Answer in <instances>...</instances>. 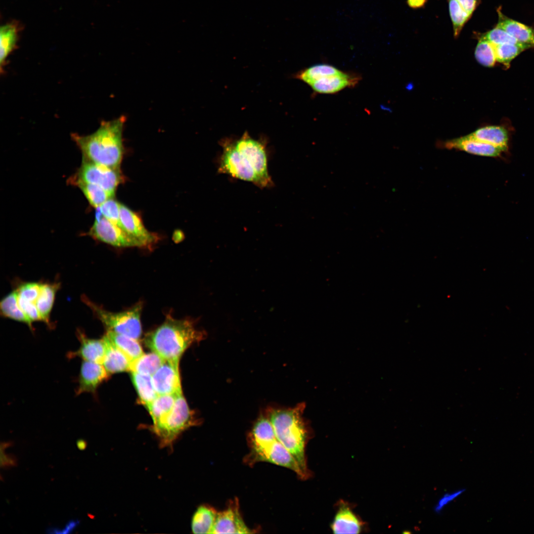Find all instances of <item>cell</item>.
I'll return each instance as SVG.
<instances>
[{
    "mask_svg": "<svg viewBox=\"0 0 534 534\" xmlns=\"http://www.w3.org/2000/svg\"><path fill=\"white\" fill-rule=\"evenodd\" d=\"M221 145L220 173L251 182L262 188L272 186L265 142L252 138L246 132L237 140H222Z\"/></svg>",
    "mask_w": 534,
    "mask_h": 534,
    "instance_id": "6da1fadb",
    "label": "cell"
},
{
    "mask_svg": "<svg viewBox=\"0 0 534 534\" xmlns=\"http://www.w3.org/2000/svg\"><path fill=\"white\" fill-rule=\"evenodd\" d=\"M305 405L302 402L293 408L269 407L265 413L273 426L277 439L294 457L306 480L311 475L307 466L306 447L312 431L303 416Z\"/></svg>",
    "mask_w": 534,
    "mask_h": 534,
    "instance_id": "7a4b0ae2",
    "label": "cell"
},
{
    "mask_svg": "<svg viewBox=\"0 0 534 534\" xmlns=\"http://www.w3.org/2000/svg\"><path fill=\"white\" fill-rule=\"evenodd\" d=\"M126 118L101 122L93 133L87 135L72 134L83 159L112 168H119L123 153V131Z\"/></svg>",
    "mask_w": 534,
    "mask_h": 534,
    "instance_id": "3957f363",
    "label": "cell"
},
{
    "mask_svg": "<svg viewBox=\"0 0 534 534\" xmlns=\"http://www.w3.org/2000/svg\"><path fill=\"white\" fill-rule=\"evenodd\" d=\"M204 336L193 321L177 319L169 314L161 325L146 336L145 343L165 360L178 363L185 350Z\"/></svg>",
    "mask_w": 534,
    "mask_h": 534,
    "instance_id": "277c9868",
    "label": "cell"
},
{
    "mask_svg": "<svg viewBox=\"0 0 534 534\" xmlns=\"http://www.w3.org/2000/svg\"><path fill=\"white\" fill-rule=\"evenodd\" d=\"M83 300L92 310L107 330L136 340L140 337L142 333L140 317L142 310L141 302L125 311L113 312L97 306L85 296L83 297Z\"/></svg>",
    "mask_w": 534,
    "mask_h": 534,
    "instance_id": "5b68a950",
    "label": "cell"
},
{
    "mask_svg": "<svg viewBox=\"0 0 534 534\" xmlns=\"http://www.w3.org/2000/svg\"><path fill=\"white\" fill-rule=\"evenodd\" d=\"M198 424L181 394L176 400L171 410L161 420L154 424L152 429L159 439L162 447L170 446L185 429Z\"/></svg>",
    "mask_w": 534,
    "mask_h": 534,
    "instance_id": "8992f818",
    "label": "cell"
},
{
    "mask_svg": "<svg viewBox=\"0 0 534 534\" xmlns=\"http://www.w3.org/2000/svg\"><path fill=\"white\" fill-rule=\"evenodd\" d=\"M119 168H112L83 159L77 173L71 179L72 183L77 181L93 184L115 194L121 181Z\"/></svg>",
    "mask_w": 534,
    "mask_h": 534,
    "instance_id": "52a82bcc",
    "label": "cell"
},
{
    "mask_svg": "<svg viewBox=\"0 0 534 534\" xmlns=\"http://www.w3.org/2000/svg\"><path fill=\"white\" fill-rule=\"evenodd\" d=\"M89 234L95 239L118 247H143L123 229L104 217L96 218Z\"/></svg>",
    "mask_w": 534,
    "mask_h": 534,
    "instance_id": "ba28073f",
    "label": "cell"
},
{
    "mask_svg": "<svg viewBox=\"0 0 534 534\" xmlns=\"http://www.w3.org/2000/svg\"><path fill=\"white\" fill-rule=\"evenodd\" d=\"M244 522L239 510L238 500L236 498L228 503L227 507L218 511L212 534H250L253 533Z\"/></svg>",
    "mask_w": 534,
    "mask_h": 534,
    "instance_id": "9c48e42d",
    "label": "cell"
},
{
    "mask_svg": "<svg viewBox=\"0 0 534 534\" xmlns=\"http://www.w3.org/2000/svg\"><path fill=\"white\" fill-rule=\"evenodd\" d=\"M261 461L271 463L288 468L294 471L301 479L305 480L294 457L277 439L270 446L248 460L246 463L253 464Z\"/></svg>",
    "mask_w": 534,
    "mask_h": 534,
    "instance_id": "30bf717a",
    "label": "cell"
},
{
    "mask_svg": "<svg viewBox=\"0 0 534 534\" xmlns=\"http://www.w3.org/2000/svg\"><path fill=\"white\" fill-rule=\"evenodd\" d=\"M120 219L123 230L138 241L143 247L151 246L158 241V236L145 227L137 214L121 204Z\"/></svg>",
    "mask_w": 534,
    "mask_h": 534,
    "instance_id": "8fae6325",
    "label": "cell"
},
{
    "mask_svg": "<svg viewBox=\"0 0 534 534\" xmlns=\"http://www.w3.org/2000/svg\"><path fill=\"white\" fill-rule=\"evenodd\" d=\"M152 379L158 395L182 393L178 363L165 360Z\"/></svg>",
    "mask_w": 534,
    "mask_h": 534,
    "instance_id": "7c38bea8",
    "label": "cell"
},
{
    "mask_svg": "<svg viewBox=\"0 0 534 534\" xmlns=\"http://www.w3.org/2000/svg\"><path fill=\"white\" fill-rule=\"evenodd\" d=\"M338 508L331 529L334 534H359L363 530L364 523L345 501L338 503Z\"/></svg>",
    "mask_w": 534,
    "mask_h": 534,
    "instance_id": "4fadbf2b",
    "label": "cell"
},
{
    "mask_svg": "<svg viewBox=\"0 0 534 534\" xmlns=\"http://www.w3.org/2000/svg\"><path fill=\"white\" fill-rule=\"evenodd\" d=\"M108 376V372L102 364L84 360L80 369L77 394L85 392L95 393L99 385L106 380Z\"/></svg>",
    "mask_w": 534,
    "mask_h": 534,
    "instance_id": "5bb4252c",
    "label": "cell"
},
{
    "mask_svg": "<svg viewBox=\"0 0 534 534\" xmlns=\"http://www.w3.org/2000/svg\"><path fill=\"white\" fill-rule=\"evenodd\" d=\"M445 146L456 149L468 153L482 156L496 157L504 151L491 144L471 138L466 135L446 142Z\"/></svg>",
    "mask_w": 534,
    "mask_h": 534,
    "instance_id": "9a60e30c",
    "label": "cell"
},
{
    "mask_svg": "<svg viewBox=\"0 0 534 534\" xmlns=\"http://www.w3.org/2000/svg\"><path fill=\"white\" fill-rule=\"evenodd\" d=\"M77 334L81 346L77 351L70 353L68 356L70 357L79 356L84 360L102 364L106 350V343L104 338H89L80 330Z\"/></svg>",
    "mask_w": 534,
    "mask_h": 534,
    "instance_id": "2e32d148",
    "label": "cell"
},
{
    "mask_svg": "<svg viewBox=\"0 0 534 534\" xmlns=\"http://www.w3.org/2000/svg\"><path fill=\"white\" fill-rule=\"evenodd\" d=\"M359 79V77L356 75L342 71L339 74L316 81L310 86L314 91L319 93H334L346 87L355 86Z\"/></svg>",
    "mask_w": 534,
    "mask_h": 534,
    "instance_id": "e0dca14e",
    "label": "cell"
},
{
    "mask_svg": "<svg viewBox=\"0 0 534 534\" xmlns=\"http://www.w3.org/2000/svg\"><path fill=\"white\" fill-rule=\"evenodd\" d=\"M498 15L496 26L502 29L520 43L534 48V29L505 16L497 9Z\"/></svg>",
    "mask_w": 534,
    "mask_h": 534,
    "instance_id": "ac0fdd59",
    "label": "cell"
},
{
    "mask_svg": "<svg viewBox=\"0 0 534 534\" xmlns=\"http://www.w3.org/2000/svg\"><path fill=\"white\" fill-rule=\"evenodd\" d=\"M106 350L102 364L110 373L130 371L131 360L104 335Z\"/></svg>",
    "mask_w": 534,
    "mask_h": 534,
    "instance_id": "d6986e66",
    "label": "cell"
},
{
    "mask_svg": "<svg viewBox=\"0 0 534 534\" xmlns=\"http://www.w3.org/2000/svg\"><path fill=\"white\" fill-rule=\"evenodd\" d=\"M467 137L493 145L503 151L507 149L508 136L505 129L499 126L480 128L466 135Z\"/></svg>",
    "mask_w": 534,
    "mask_h": 534,
    "instance_id": "ffe728a7",
    "label": "cell"
},
{
    "mask_svg": "<svg viewBox=\"0 0 534 534\" xmlns=\"http://www.w3.org/2000/svg\"><path fill=\"white\" fill-rule=\"evenodd\" d=\"M218 511L207 505L199 506L191 520V530L194 534H212Z\"/></svg>",
    "mask_w": 534,
    "mask_h": 534,
    "instance_id": "44dd1931",
    "label": "cell"
},
{
    "mask_svg": "<svg viewBox=\"0 0 534 534\" xmlns=\"http://www.w3.org/2000/svg\"><path fill=\"white\" fill-rule=\"evenodd\" d=\"M105 336L132 361L144 353L138 340L114 332L107 330Z\"/></svg>",
    "mask_w": 534,
    "mask_h": 534,
    "instance_id": "7402d4cb",
    "label": "cell"
},
{
    "mask_svg": "<svg viewBox=\"0 0 534 534\" xmlns=\"http://www.w3.org/2000/svg\"><path fill=\"white\" fill-rule=\"evenodd\" d=\"M1 314L4 317L27 324L33 328L32 322L21 308L18 302V293L16 290L6 296L0 303Z\"/></svg>",
    "mask_w": 534,
    "mask_h": 534,
    "instance_id": "603a6c76",
    "label": "cell"
},
{
    "mask_svg": "<svg viewBox=\"0 0 534 534\" xmlns=\"http://www.w3.org/2000/svg\"><path fill=\"white\" fill-rule=\"evenodd\" d=\"M59 285L56 283L41 284L40 292L36 302L43 321L48 325H50V314Z\"/></svg>",
    "mask_w": 534,
    "mask_h": 534,
    "instance_id": "cb8c5ba5",
    "label": "cell"
},
{
    "mask_svg": "<svg viewBox=\"0 0 534 534\" xmlns=\"http://www.w3.org/2000/svg\"><path fill=\"white\" fill-rule=\"evenodd\" d=\"M132 379L140 401L146 407L158 396L153 386L152 376L132 372Z\"/></svg>",
    "mask_w": 534,
    "mask_h": 534,
    "instance_id": "d4e9b609",
    "label": "cell"
},
{
    "mask_svg": "<svg viewBox=\"0 0 534 534\" xmlns=\"http://www.w3.org/2000/svg\"><path fill=\"white\" fill-rule=\"evenodd\" d=\"M165 361L155 352L143 354L131 361L130 371L152 376Z\"/></svg>",
    "mask_w": 534,
    "mask_h": 534,
    "instance_id": "484cf974",
    "label": "cell"
},
{
    "mask_svg": "<svg viewBox=\"0 0 534 534\" xmlns=\"http://www.w3.org/2000/svg\"><path fill=\"white\" fill-rule=\"evenodd\" d=\"M180 394H181L158 395L146 406L153 420V424L159 422L171 410L177 397Z\"/></svg>",
    "mask_w": 534,
    "mask_h": 534,
    "instance_id": "4316f807",
    "label": "cell"
},
{
    "mask_svg": "<svg viewBox=\"0 0 534 534\" xmlns=\"http://www.w3.org/2000/svg\"><path fill=\"white\" fill-rule=\"evenodd\" d=\"M342 71L337 68L326 64H316L306 68L297 74L296 78L309 86L314 82L326 77L336 75Z\"/></svg>",
    "mask_w": 534,
    "mask_h": 534,
    "instance_id": "83f0119b",
    "label": "cell"
},
{
    "mask_svg": "<svg viewBox=\"0 0 534 534\" xmlns=\"http://www.w3.org/2000/svg\"><path fill=\"white\" fill-rule=\"evenodd\" d=\"M16 27L12 24L2 26L0 30V65L1 69L8 56L15 47L17 41Z\"/></svg>",
    "mask_w": 534,
    "mask_h": 534,
    "instance_id": "f1b7e54d",
    "label": "cell"
},
{
    "mask_svg": "<svg viewBox=\"0 0 534 534\" xmlns=\"http://www.w3.org/2000/svg\"><path fill=\"white\" fill-rule=\"evenodd\" d=\"M73 184L80 188L89 204L95 208L100 207L108 200L113 198L115 195L93 184L82 181Z\"/></svg>",
    "mask_w": 534,
    "mask_h": 534,
    "instance_id": "f546056e",
    "label": "cell"
},
{
    "mask_svg": "<svg viewBox=\"0 0 534 534\" xmlns=\"http://www.w3.org/2000/svg\"><path fill=\"white\" fill-rule=\"evenodd\" d=\"M493 45L496 61L505 65L509 64L521 52L530 48L522 44H504Z\"/></svg>",
    "mask_w": 534,
    "mask_h": 534,
    "instance_id": "4dcf8cb0",
    "label": "cell"
},
{
    "mask_svg": "<svg viewBox=\"0 0 534 534\" xmlns=\"http://www.w3.org/2000/svg\"><path fill=\"white\" fill-rule=\"evenodd\" d=\"M454 36L457 37L471 16L461 6L457 0H447Z\"/></svg>",
    "mask_w": 534,
    "mask_h": 534,
    "instance_id": "1f68e13d",
    "label": "cell"
},
{
    "mask_svg": "<svg viewBox=\"0 0 534 534\" xmlns=\"http://www.w3.org/2000/svg\"><path fill=\"white\" fill-rule=\"evenodd\" d=\"M475 56L480 64L486 67H492L496 61L494 45L480 37L475 49Z\"/></svg>",
    "mask_w": 534,
    "mask_h": 534,
    "instance_id": "d6a6232c",
    "label": "cell"
},
{
    "mask_svg": "<svg viewBox=\"0 0 534 534\" xmlns=\"http://www.w3.org/2000/svg\"><path fill=\"white\" fill-rule=\"evenodd\" d=\"M479 37L487 40L493 45L521 44L507 32L496 26Z\"/></svg>",
    "mask_w": 534,
    "mask_h": 534,
    "instance_id": "836d02e7",
    "label": "cell"
},
{
    "mask_svg": "<svg viewBox=\"0 0 534 534\" xmlns=\"http://www.w3.org/2000/svg\"><path fill=\"white\" fill-rule=\"evenodd\" d=\"M120 204L113 198L98 208L103 217L123 229L120 219Z\"/></svg>",
    "mask_w": 534,
    "mask_h": 534,
    "instance_id": "e575fe53",
    "label": "cell"
},
{
    "mask_svg": "<svg viewBox=\"0 0 534 534\" xmlns=\"http://www.w3.org/2000/svg\"><path fill=\"white\" fill-rule=\"evenodd\" d=\"M41 287V283L28 282L21 285L16 290L19 298L36 303L40 292Z\"/></svg>",
    "mask_w": 534,
    "mask_h": 534,
    "instance_id": "d590c367",
    "label": "cell"
},
{
    "mask_svg": "<svg viewBox=\"0 0 534 534\" xmlns=\"http://www.w3.org/2000/svg\"><path fill=\"white\" fill-rule=\"evenodd\" d=\"M19 305L29 318L32 321H43L36 303L29 302L18 297Z\"/></svg>",
    "mask_w": 534,
    "mask_h": 534,
    "instance_id": "8d00e7d4",
    "label": "cell"
},
{
    "mask_svg": "<svg viewBox=\"0 0 534 534\" xmlns=\"http://www.w3.org/2000/svg\"><path fill=\"white\" fill-rule=\"evenodd\" d=\"M12 443L11 442L1 443L0 444V467L3 468H8L17 465V459L14 455L7 454L5 453L4 449L10 446Z\"/></svg>",
    "mask_w": 534,
    "mask_h": 534,
    "instance_id": "74e56055",
    "label": "cell"
},
{
    "mask_svg": "<svg viewBox=\"0 0 534 534\" xmlns=\"http://www.w3.org/2000/svg\"><path fill=\"white\" fill-rule=\"evenodd\" d=\"M465 490V489H461L451 493L445 494L439 499L434 506L435 512L437 514H440L446 505L461 495Z\"/></svg>",
    "mask_w": 534,
    "mask_h": 534,
    "instance_id": "f35d334b",
    "label": "cell"
},
{
    "mask_svg": "<svg viewBox=\"0 0 534 534\" xmlns=\"http://www.w3.org/2000/svg\"><path fill=\"white\" fill-rule=\"evenodd\" d=\"M78 520H72L67 522L65 527L59 529L56 527H49L46 530L48 534H69L71 533L79 524Z\"/></svg>",
    "mask_w": 534,
    "mask_h": 534,
    "instance_id": "ab89813d",
    "label": "cell"
},
{
    "mask_svg": "<svg viewBox=\"0 0 534 534\" xmlns=\"http://www.w3.org/2000/svg\"><path fill=\"white\" fill-rule=\"evenodd\" d=\"M457 1L471 16L479 4V0H457Z\"/></svg>",
    "mask_w": 534,
    "mask_h": 534,
    "instance_id": "60d3db41",
    "label": "cell"
},
{
    "mask_svg": "<svg viewBox=\"0 0 534 534\" xmlns=\"http://www.w3.org/2000/svg\"><path fill=\"white\" fill-rule=\"evenodd\" d=\"M428 0H407V3L409 7L412 8H419L423 7L427 2Z\"/></svg>",
    "mask_w": 534,
    "mask_h": 534,
    "instance_id": "b9f144b4",
    "label": "cell"
},
{
    "mask_svg": "<svg viewBox=\"0 0 534 534\" xmlns=\"http://www.w3.org/2000/svg\"><path fill=\"white\" fill-rule=\"evenodd\" d=\"M77 447L80 450H85L87 446V442L82 439H78L76 442Z\"/></svg>",
    "mask_w": 534,
    "mask_h": 534,
    "instance_id": "7bdbcfd3",
    "label": "cell"
}]
</instances>
